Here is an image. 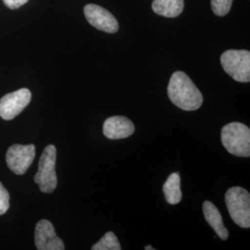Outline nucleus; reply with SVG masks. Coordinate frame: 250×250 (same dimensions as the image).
<instances>
[{"instance_id":"nucleus-5","label":"nucleus","mask_w":250,"mask_h":250,"mask_svg":"<svg viewBox=\"0 0 250 250\" xmlns=\"http://www.w3.org/2000/svg\"><path fill=\"white\" fill-rule=\"evenodd\" d=\"M224 71L239 83L250 81V52L248 50H227L221 56Z\"/></svg>"},{"instance_id":"nucleus-12","label":"nucleus","mask_w":250,"mask_h":250,"mask_svg":"<svg viewBox=\"0 0 250 250\" xmlns=\"http://www.w3.org/2000/svg\"><path fill=\"white\" fill-rule=\"evenodd\" d=\"M185 7L184 0H154L152 9L158 15L175 18L179 16Z\"/></svg>"},{"instance_id":"nucleus-2","label":"nucleus","mask_w":250,"mask_h":250,"mask_svg":"<svg viewBox=\"0 0 250 250\" xmlns=\"http://www.w3.org/2000/svg\"><path fill=\"white\" fill-rule=\"evenodd\" d=\"M222 143L226 150L233 156L250 157V128L238 122L225 125L222 129Z\"/></svg>"},{"instance_id":"nucleus-18","label":"nucleus","mask_w":250,"mask_h":250,"mask_svg":"<svg viewBox=\"0 0 250 250\" xmlns=\"http://www.w3.org/2000/svg\"><path fill=\"white\" fill-rule=\"evenodd\" d=\"M145 250H154V249H153V248H152L151 246H147V247H146V248H145Z\"/></svg>"},{"instance_id":"nucleus-1","label":"nucleus","mask_w":250,"mask_h":250,"mask_svg":"<svg viewBox=\"0 0 250 250\" xmlns=\"http://www.w3.org/2000/svg\"><path fill=\"white\" fill-rule=\"evenodd\" d=\"M167 91L170 101L183 110H197L203 103L201 92L184 72L178 71L171 75Z\"/></svg>"},{"instance_id":"nucleus-15","label":"nucleus","mask_w":250,"mask_h":250,"mask_svg":"<svg viewBox=\"0 0 250 250\" xmlns=\"http://www.w3.org/2000/svg\"><path fill=\"white\" fill-rule=\"evenodd\" d=\"M232 0H211V8L217 16H225L232 7Z\"/></svg>"},{"instance_id":"nucleus-6","label":"nucleus","mask_w":250,"mask_h":250,"mask_svg":"<svg viewBox=\"0 0 250 250\" xmlns=\"http://www.w3.org/2000/svg\"><path fill=\"white\" fill-rule=\"evenodd\" d=\"M36 158L35 145L16 144L9 147L6 155V161L9 170L15 174L22 175L32 165Z\"/></svg>"},{"instance_id":"nucleus-8","label":"nucleus","mask_w":250,"mask_h":250,"mask_svg":"<svg viewBox=\"0 0 250 250\" xmlns=\"http://www.w3.org/2000/svg\"><path fill=\"white\" fill-rule=\"evenodd\" d=\"M85 18L92 26L108 34H114L119 30L116 18L106 9L95 4H88L84 7Z\"/></svg>"},{"instance_id":"nucleus-10","label":"nucleus","mask_w":250,"mask_h":250,"mask_svg":"<svg viewBox=\"0 0 250 250\" xmlns=\"http://www.w3.org/2000/svg\"><path fill=\"white\" fill-rule=\"evenodd\" d=\"M134 124L126 117H110L103 125V134L107 138L112 140L127 138L134 134Z\"/></svg>"},{"instance_id":"nucleus-11","label":"nucleus","mask_w":250,"mask_h":250,"mask_svg":"<svg viewBox=\"0 0 250 250\" xmlns=\"http://www.w3.org/2000/svg\"><path fill=\"white\" fill-rule=\"evenodd\" d=\"M203 212L207 223L211 226L217 235L222 240H227L229 237V231L224 226L223 217L217 207L212 202L207 200L203 204Z\"/></svg>"},{"instance_id":"nucleus-16","label":"nucleus","mask_w":250,"mask_h":250,"mask_svg":"<svg viewBox=\"0 0 250 250\" xmlns=\"http://www.w3.org/2000/svg\"><path fill=\"white\" fill-rule=\"evenodd\" d=\"M9 208V194L0 183V216L5 214Z\"/></svg>"},{"instance_id":"nucleus-13","label":"nucleus","mask_w":250,"mask_h":250,"mask_svg":"<svg viewBox=\"0 0 250 250\" xmlns=\"http://www.w3.org/2000/svg\"><path fill=\"white\" fill-rule=\"evenodd\" d=\"M163 193L167 202L171 205H176L182 200L181 178L177 172L171 173L163 185Z\"/></svg>"},{"instance_id":"nucleus-9","label":"nucleus","mask_w":250,"mask_h":250,"mask_svg":"<svg viewBox=\"0 0 250 250\" xmlns=\"http://www.w3.org/2000/svg\"><path fill=\"white\" fill-rule=\"evenodd\" d=\"M35 241L38 250H63L62 240L57 235L53 224L47 220L39 221L36 226Z\"/></svg>"},{"instance_id":"nucleus-3","label":"nucleus","mask_w":250,"mask_h":250,"mask_svg":"<svg viewBox=\"0 0 250 250\" xmlns=\"http://www.w3.org/2000/svg\"><path fill=\"white\" fill-rule=\"evenodd\" d=\"M225 204L233 223L241 228L250 227V195L249 191L240 187L227 190Z\"/></svg>"},{"instance_id":"nucleus-17","label":"nucleus","mask_w":250,"mask_h":250,"mask_svg":"<svg viewBox=\"0 0 250 250\" xmlns=\"http://www.w3.org/2000/svg\"><path fill=\"white\" fill-rule=\"evenodd\" d=\"M3 1L5 5L9 9H16L26 4L29 0H3Z\"/></svg>"},{"instance_id":"nucleus-7","label":"nucleus","mask_w":250,"mask_h":250,"mask_svg":"<svg viewBox=\"0 0 250 250\" xmlns=\"http://www.w3.org/2000/svg\"><path fill=\"white\" fill-rule=\"evenodd\" d=\"M32 94L27 88L14 91L0 99V117L5 121H11L30 104Z\"/></svg>"},{"instance_id":"nucleus-14","label":"nucleus","mask_w":250,"mask_h":250,"mask_svg":"<svg viewBox=\"0 0 250 250\" xmlns=\"http://www.w3.org/2000/svg\"><path fill=\"white\" fill-rule=\"evenodd\" d=\"M92 250H121L122 247L113 232H107L97 244H95Z\"/></svg>"},{"instance_id":"nucleus-4","label":"nucleus","mask_w":250,"mask_h":250,"mask_svg":"<svg viewBox=\"0 0 250 250\" xmlns=\"http://www.w3.org/2000/svg\"><path fill=\"white\" fill-rule=\"evenodd\" d=\"M57 149L54 145H48L41 155L39 160L38 170L35 175V182L39 186L41 192L52 193L58 185L56 174Z\"/></svg>"}]
</instances>
